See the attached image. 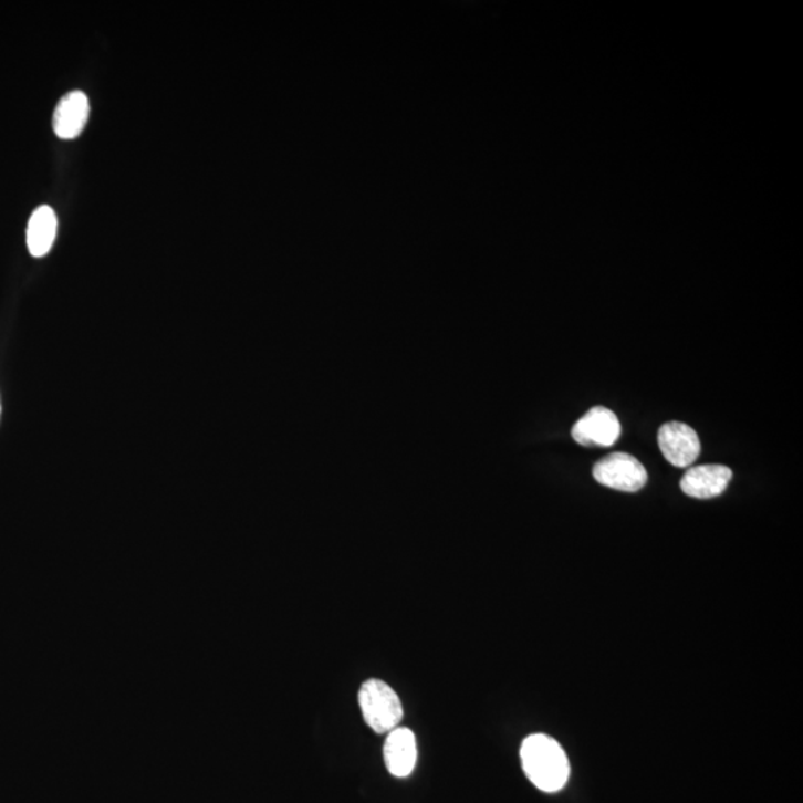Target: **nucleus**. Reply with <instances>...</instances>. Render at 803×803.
<instances>
[{
	"instance_id": "39448f33",
	"label": "nucleus",
	"mask_w": 803,
	"mask_h": 803,
	"mask_svg": "<svg viewBox=\"0 0 803 803\" xmlns=\"http://www.w3.org/2000/svg\"><path fill=\"white\" fill-rule=\"evenodd\" d=\"M573 439L582 447L608 448L620 436V423L616 414L604 407L591 408L573 426Z\"/></svg>"
},
{
	"instance_id": "0eeeda50",
	"label": "nucleus",
	"mask_w": 803,
	"mask_h": 803,
	"mask_svg": "<svg viewBox=\"0 0 803 803\" xmlns=\"http://www.w3.org/2000/svg\"><path fill=\"white\" fill-rule=\"evenodd\" d=\"M384 762L388 772L397 779L411 775L417 763V740L408 728L397 727L387 733L384 742Z\"/></svg>"
},
{
	"instance_id": "20e7f679",
	"label": "nucleus",
	"mask_w": 803,
	"mask_h": 803,
	"mask_svg": "<svg viewBox=\"0 0 803 803\" xmlns=\"http://www.w3.org/2000/svg\"><path fill=\"white\" fill-rule=\"evenodd\" d=\"M660 451L676 468H689L701 455V440L697 431L685 423L669 421L658 431Z\"/></svg>"
},
{
	"instance_id": "423d86ee",
	"label": "nucleus",
	"mask_w": 803,
	"mask_h": 803,
	"mask_svg": "<svg viewBox=\"0 0 803 803\" xmlns=\"http://www.w3.org/2000/svg\"><path fill=\"white\" fill-rule=\"evenodd\" d=\"M732 470L723 465H703L690 468L681 478V491L693 499H712L724 493Z\"/></svg>"
},
{
	"instance_id": "6e6552de",
	"label": "nucleus",
	"mask_w": 803,
	"mask_h": 803,
	"mask_svg": "<svg viewBox=\"0 0 803 803\" xmlns=\"http://www.w3.org/2000/svg\"><path fill=\"white\" fill-rule=\"evenodd\" d=\"M88 116V97L82 92L69 93L55 107L53 116L54 132L60 139H75L84 129Z\"/></svg>"
},
{
	"instance_id": "7ed1b4c3",
	"label": "nucleus",
	"mask_w": 803,
	"mask_h": 803,
	"mask_svg": "<svg viewBox=\"0 0 803 803\" xmlns=\"http://www.w3.org/2000/svg\"><path fill=\"white\" fill-rule=\"evenodd\" d=\"M595 481L613 490L637 493L647 482L645 466L627 452H613L594 465Z\"/></svg>"
},
{
	"instance_id": "1a4fd4ad",
	"label": "nucleus",
	"mask_w": 803,
	"mask_h": 803,
	"mask_svg": "<svg viewBox=\"0 0 803 803\" xmlns=\"http://www.w3.org/2000/svg\"><path fill=\"white\" fill-rule=\"evenodd\" d=\"M55 237H58V215L50 206L38 207L30 216L25 232L29 252L34 258L45 257L53 248Z\"/></svg>"
},
{
	"instance_id": "f257e3e1",
	"label": "nucleus",
	"mask_w": 803,
	"mask_h": 803,
	"mask_svg": "<svg viewBox=\"0 0 803 803\" xmlns=\"http://www.w3.org/2000/svg\"><path fill=\"white\" fill-rule=\"evenodd\" d=\"M521 762L525 775L539 790L560 792L570 775L569 759L554 738L535 733L521 745Z\"/></svg>"
},
{
	"instance_id": "f03ea898",
	"label": "nucleus",
	"mask_w": 803,
	"mask_h": 803,
	"mask_svg": "<svg viewBox=\"0 0 803 803\" xmlns=\"http://www.w3.org/2000/svg\"><path fill=\"white\" fill-rule=\"evenodd\" d=\"M359 706L366 724L377 733L392 732L404 719L399 697L382 680L371 679L362 685Z\"/></svg>"
}]
</instances>
